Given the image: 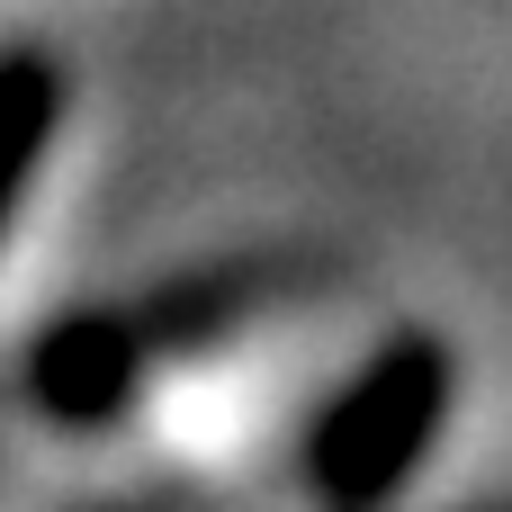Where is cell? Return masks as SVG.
<instances>
[{"mask_svg":"<svg viewBox=\"0 0 512 512\" xmlns=\"http://www.w3.org/2000/svg\"><path fill=\"white\" fill-rule=\"evenodd\" d=\"M144 351H153V324L144 315H63L36 351H27V387L54 423H99L135 396L144 378Z\"/></svg>","mask_w":512,"mask_h":512,"instance_id":"cell-2","label":"cell"},{"mask_svg":"<svg viewBox=\"0 0 512 512\" xmlns=\"http://www.w3.org/2000/svg\"><path fill=\"white\" fill-rule=\"evenodd\" d=\"M54 117H63V63L36 54V45H9L0 54V234L27 207V189H36V162L54 144Z\"/></svg>","mask_w":512,"mask_h":512,"instance_id":"cell-3","label":"cell"},{"mask_svg":"<svg viewBox=\"0 0 512 512\" xmlns=\"http://www.w3.org/2000/svg\"><path fill=\"white\" fill-rule=\"evenodd\" d=\"M441 414H450V342H432V333H396V342H387V351L324 405L315 450H306L315 495H324L333 512L387 504V495L414 477V459L432 450Z\"/></svg>","mask_w":512,"mask_h":512,"instance_id":"cell-1","label":"cell"}]
</instances>
